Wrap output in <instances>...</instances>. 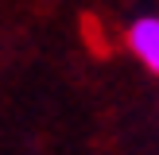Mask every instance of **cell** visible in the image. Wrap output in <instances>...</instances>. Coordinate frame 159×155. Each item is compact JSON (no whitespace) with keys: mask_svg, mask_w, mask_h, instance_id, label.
Returning a JSON list of instances; mask_svg holds the SVG:
<instances>
[{"mask_svg":"<svg viewBox=\"0 0 159 155\" xmlns=\"http://www.w3.org/2000/svg\"><path fill=\"white\" fill-rule=\"evenodd\" d=\"M124 43H128L132 58H136L148 74L159 78V16H140V20H132L128 31H124Z\"/></svg>","mask_w":159,"mask_h":155,"instance_id":"obj_1","label":"cell"}]
</instances>
